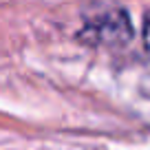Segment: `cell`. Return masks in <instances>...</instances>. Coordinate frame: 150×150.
I'll list each match as a JSON object with an SVG mask.
<instances>
[{
	"mask_svg": "<svg viewBox=\"0 0 150 150\" xmlns=\"http://www.w3.org/2000/svg\"><path fill=\"white\" fill-rule=\"evenodd\" d=\"M80 38L88 44H126L132 38V27L126 11H110L91 20L82 29Z\"/></svg>",
	"mask_w": 150,
	"mask_h": 150,
	"instance_id": "1",
	"label": "cell"
},
{
	"mask_svg": "<svg viewBox=\"0 0 150 150\" xmlns=\"http://www.w3.org/2000/svg\"><path fill=\"white\" fill-rule=\"evenodd\" d=\"M144 35H146V40L150 42V11L146 13V20H144Z\"/></svg>",
	"mask_w": 150,
	"mask_h": 150,
	"instance_id": "2",
	"label": "cell"
}]
</instances>
